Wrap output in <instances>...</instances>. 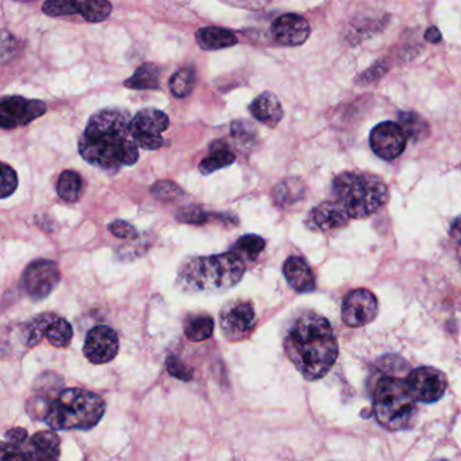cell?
Wrapping results in <instances>:
<instances>
[{
  "label": "cell",
  "mask_w": 461,
  "mask_h": 461,
  "mask_svg": "<svg viewBox=\"0 0 461 461\" xmlns=\"http://www.w3.org/2000/svg\"><path fill=\"white\" fill-rule=\"evenodd\" d=\"M131 120L125 110L104 109L95 113L80 137V156L91 166L106 172L134 166L140 153L131 137Z\"/></svg>",
  "instance_id": "cell-1"
},
{
  "label": "cell",
  "mask_w": 461,
  "mask_h": 461,
  "mask_svg": "<svg viewBox=\"0 0 461 461\" xmlns=\"http://www.w3.org/2000/svg\"><path fill=\"white\" fill-rule=\"evenodd\" d=\"M285 350L299 374L307 380L325 376L339 357V344L329 321L317 312L298 315L288 328Z\"/></svg>",
  "instance_id": "cell-2"
},
{
  "label": "cell",
  "mask_w": 461,
  "mask_h": 461,
  "mask_svg": "<svg viewBox=\"0 0 461 461\" xmlns=\"http://www.w3.org/2000/svg\"><path fill=\"white\" fill-rule=\"evenodd\" d=\"M245 263L233 252L185 260L177 272V285L185 293H223L241 282Z\"/></svg>",
  "instance_id": "cell-3"
},
{
  "label": "cell",
  "mask_w": 461,
  "mask_h": 461,
  "mask_svg": "<svg viewBox=\"0 0 461 461\" xmlns=\"http://www.w3.org/2000/svg\"><path fill=\"white\" fill-rule=\"evenodd\" d=\"M104 411L106 403L98 393L67 388L50 399L42 420L52 430H90Z\"/></svg>",
  "instance_id": "cell-4"
},
{
  "label": "cell",
  "mask_w": 461,
  "mask_h": 461,
  "mask_svg": "<svg viewBox=\"0 0 461 461\" xmlns=\"http://www.w3.org/2000/svg\"><path fill=\"white\" fill-rule=\"evenodd\" d=\"M334 201L339 202L353 220L368 218L379 212L390 198L382 177L366 172H344L331 185Z\"/></svg>",
  "instance_id": "cell-5"
},
{
  "label": "cell",
  "mask_w": 461,
  "mask_h": 461,
  "mask_svg": "<svg viewBox=\"0 0 461 461\" xmlns=\"http://www.w3.org/2000/svg\"><path fill=\"white\" fill-rule=\"evenodd\" d=\"M415 402L406 382L398 377H384L375 390V417L388 430L409 428L417 414Z\"/></svg>",
  "instance_id": "cell-6"
},
{
  "label": "cell",
  "mask_w": 461,
  "mask_h": 461,
  "mask_svg": "<svg viewBox=\"0 0 461 461\" xmlns=\"http://www.w3.org/2000/svg\"><path fill=\"white\" fill-rule=\"evenodd\" d=\"M168 128L169 118L166 113L145 109L137 113L131 120V137L137 147L142 149H160L164 145L163 133Z\"/></svg>",
  "instance_id": "cell-7"
},
{
  "label": "cell",
  "mask_w": 461,
  "mask_h": 461,
  "mask_svg": "<svg viewBox=\"0 0 461 461\" xmlns=\"http://www.w3.org/2000/svg\"><path fill=\"white\" fill-rule=\"evenodd\" d=\"M60 279L58 263L52 260H37L23 272V288L29 298L42 301L53 293Z\"/></svg>",
  "instance_id": "cell-8"
},
{
  "label": "cell",
  "mask_w": 461,
  "mask_h": 461,
  "mask_svg": "<svg viewBox=\"0 0 461 461\" xmlns=\"http://www.w3.org/2000/svg\"><path fill=\"white\" fill-rule=\"evenodd\" d=\"M255 322L256 312L250 302H230L221 310V330L228 341L237 342L244 339L252 330Z\"/></svg>",
  "instance_id": "cell-9"
},
{
  "label": "cell",
  "mask_w": 461,
  "mask_h": 461,
  "mask_svg": "<svg viewBox=\"0 0 461 461\" xmlns=\"http://www.w3.org/2000/svg\"><path fill=\"white\" fill-rule=\"evenodd\" d=\"M47 113V104L41 101H29L23 96H5L0 102V126L15 129L33 122Z\"/></svg>",
  "instance_id": "cell-10"
},
{
  "label": "cell",
  "mask_w": 461,
  "mask_h": 461,
  "mask_svg": "<svg viewBox=\"0 0 461 461\" xmlns=\"http://www.w3.org/2000/svg\"><path fill=\"white\" fill-rule=\"evenodd\" d=\"M379 303L366 288L350 291L342 302V321L349 328H361L376 318Z\"/></svg>",
  "instance_id": "cell-11"
},
{
  "label": "cell",
  "mask_w": 461,
  "mask_h": 461,
  "mask_svg": "<svg viewBox=\"0 0 461 461\" xmlns=\"http://www.w3.org/2000/svg\"><path fill=\"white\" fill-rule=\"evenodd\" d=\"M410 393L415 401L434 403L444 396L447 391V377L438 369L420 366L414 369L406 380Z\"/></svg>",
  "instance_id": "cell-12"
},
{
  "label": "cell",
  "mask_w": 461,
  "mask_h": 461,
  "mask_svg": "<svg viewBox=\"0 0 461 461\" xmlns=\"http://www.w3.org/2000/svg\"><path fill=\"white\" fill-rule=\"evenodd\" d=\"M369 144L377 158L383 160H395L406 149L407 137L399 123L387 121L372 129Z\"/></svg>",
  "instance_id": "cell-13"
},
{
  "label": "cell",
  "mask_w": 461,
  "mask_h": 461,
  "mask_svg": "<svg viewBox=\"0 0 461 461\" xmlns=\"http://www.w3.org/2000/svg\"><path fill=\"white\" fill-rule=\"evenodd\" d=\"M83 350L87 360L95 366L110 363L120 352V339L117 331L110 326H95L88 331Z\"/></svg>",
  "instance_id": "cell-14"
},
{
  "label": "cell",
  "mask_w": 461,
  "mask_h": 461,
  "mask_svg": "<svg viewBox=\"0 0 461 461\" xmlns=\"http://www.w3.org/2000/svg\"><path fill=\"white\" fill-rule=\"evenodd\" d=\"M309 23L298 14L280 15L272 23V36L285 47H301L310 37Z\"/></svg>",
  "instance_id": "cell-15"
},
{
  "label": "cell",
  "mask_w": 461,
  "mask_h": 461,
  "mask_svg": "<svg viewBox=\"0 0 461 461\" xmlns=\"http://www.w3.org/2000/svg\"><path fill=\"white\" fill-rule=\"evenodd\" d=\"M23 461H59L60 437L53 430L37 431L23 445Z\"/></svg>",
  "instance_id": "cell-16"
},
{
  "label": "cell",
  "mask_w": 461,
  "mask_h": 461,
  "mask_svg": "<svg viewBox=\"0 0 461 461\" xmlns=\"http://www.w3.org/2000/svg\"><path fill=\"white\" fill-rule=\"evenodd\" d=\"M350 220L352 218L339 202L326 201L310 212L307 225L314 230L328 231L344 228Z\"/></svg>",
  "instance_id": "cell-17"
},
{
  "label": "cell",
  "mask_w": 461,
  "mask_h": 461,
  "mask_svg": "<svg viewBox=\"0 0 461 461\" xmlns=\"http://www.w3.org/2000/svg\"><path fill=\"white\" fill-rule=\"evenodd\" d=\"M283 275L296 293H312L315 290V276L309 264L298 256H291L283 264Z\"/></svg>",
  "instance_id": "cell-18"
},
{
  "label": "cell",
  "mask_w": 461,
  "mask_h": 461,
  "mask_svg": "<svg viewBox=\"0 0 461 461\" xmlns=\"http://www.w3.org/2000/svg\"><path fill=\"white\" fill-rule=\"evenodd\" d=\"M250 114L268 128H276L285 117L282 104L274 93L260 94L249 106Z\"/></svg>",
  "instance_id": "cell-19"
},
{
  "label": "cell",
  "mask_w": 461,
  "mask_h": 461,
  "mask_svg": "<svg viewBox=\"0 0 461 461\" xmlns=\"http://www.w3.org/2000/svg\"><path fill=\"white\" fill-rule=\"evenodd\" d=\"M196 42L203 50H221L226 48L234 47L239 42L234 33L228 29L217 28V26H207L199 29L195 34Z\"/></svg>",
  "instance_id": "cell-20"
},
{
  "label": "cell",
  "mask_w": 461,
  "mask_h": 461,
  "mask_svg": "<svg viewBox=\"0 0 461 461\" xmlns=\"http://www.w3.org/2000/svg\"><path fill=\"white\" fill-rule=\"evenodd\" d=\"M236 160L233 152L228 149L222 142H215L212 145V152L199 164V171L202 175H212L220 169L228 168Z\"/></svg>",
  "instance_id": "cell-21"
},
{
  "label": "cell",
  "mask_w": 461,
  "mask_h": 461,
  "mask_svg": "<svg viewBox=\"0 0 461 461\" xmlns=\"http://www.w3.org/2000/svg\"><path fill=\"white\" fill-rule=\"evenodd\" d=\"M125 87L131 90H158L160 88V69L155 64L140 67L131 79L126 80Z\"/></svg>",
  "instance_id": "cell-22"
},
{
  "label": "cell",
  "mask_w": 461,
  "mask_h": 461,
  "mask_svg": "<svg viewBox=\"0 0 461 461\" xmlns=\"http://www.w3.org/2000/svg\"><path fill=\"white\" fill-rule=\"evenodd\" d=\"M214 331V320L210 315H194L185 323V334L190 341L202 342L209 339Z\"/></svg>",
  "instance_id": "cell-23"
},
{
  "label": "cell",
  "mask_w": 461,
  "mask_h": 461,
  "mask_svg": "<svg viewBox=\"0 0 461 461\" xmlns=\"http://www.w3.org/2000/svg\"><path fill=\"white\" fill-rule=\"evenodd\" d=\"M48 341L55 348H66L71 344L74 330H72L71 323L64 318L53 315L52 321L48 325L47 334Z\"/></svg>",
  "instance_id": "cell-24"
},
{
  "label": "cell",
  "mask_w": 461,
  "mask_h": 461,
  "mask_svg": "<svg viewBox=\"0 0 461 461\" xmlns=\"http://www.w3.org/2000/svg\"><path fill=\"white\" fill-rule=\"evenodd\" d=\"M266 248V241L263 237L256 236V234H247L239 239V241L233 245L230 252L239 256L242 261H255Z\"/></svg>",
  "instance_id": "cell-25"
},
{
  "label": "cell",
  "mask_w": 461,
  "mask_h": 461,
  "mask_svg": "<svg viewBox=\"0 0 461 461\" xmlns=\"http://www.w3.org/2000/svg\"><path fill=\"white\" fill-rule=\"evenodd\" d=\"M83 180L75 171H64L59 177L58 194L63 201L77 202L82 194Z\"/></svg>",
  "instance_id": "cell-26"
},
{
  "label": "cell",
  "mask_w": 461,
  "mask_h": 461,
  "mask_svg": "<svg viewBox=\"0 0 461 461\" xmlns=\"http://www.w3.org/2000/svg\"><path fill=\"white\" fill-rule=\"evenodd\" d=\"M113 12V5L106 0H88L79 2V14L83 20L91 23H99L106 21Z\"/></svg>",
  "instance_id": "cell-27"
},
{
  "label": "cell",
  "mask_w": 461,
  "mask_h": 461,
  "mask_svg": "<svg viewBox=\"0 0 461 461\" xmlns=\"http://www.w3.org/2000/svg\"><path fill=\"white\" fill-rule=\"evenodd\" d=\"M399 126L406 134L407 140H412V141H420L429 131V125L423 118L412 112L399 114Z\"/></svg>",
  "instance_id": "cell-28"
},
{
  "label": "cell",
  "mask_w": 461,
  "mask_h": 461,
  "mask_svg": "<svg viewBox=\"0 0 461 461\" xmlns=\"http://www.w3.org/2000/svg\"><path fill=\"white\" fill-rule=\"evenodd\" d=\"M194 87H195V72L190 67L179 69L169 80V88L176 98H187L193 93Z\"/></svg>",
  "instance_id": "cell-29"
},
{
  "label": "cell",
  "mask_w": 461,
  "mask_h": 461,
  "mask_svg": "<svg viewBox=\"0 0 461 461\" xmlns=\"http://www.w3.org/2000/svg\"><path fill=\"white\" fill-rule=\"evenodd\" d=\"M53 315L55 314H41L39 317L33 318L26 326L25 329V344L28 347H36L40 342L44 339L45 334H47L48 325H50V321H52Z\"/></svg>",
  "instance_id": "cell-30"
},
{
  "label": "cell",
  "mask_w": 461,
  "mask_h": 461,
  "mask_svg": "<svg viewBox=\"0 0 461 461\" xmlns=\"http://www.w3.org/2000/svg\"><path fill=\"white\" fill-rule=\"evenodd\" d=\"M255 126L250 125L247 121L239 120L231 123V136H233L237 147L245 148V149L252 147L253 142H255Z\"/></svg>",
  "instance_id": "cell-31"
},
{
  "label": "cell",
  "mask_w": 461,
  "mask_h": 461,
  "mask_svg": "<svg viewBox=\"0 0 461 461\" xmlns=\"http://www.w3.org/2000/svg\"><path fill=\"white\" fill-rule=\"evenodd\" d=\"M42 12L50 17L79 14V2H47L42 6Z\"/></svg>",
  "instance_id": "cell-32"
},
{
  "label": "cell",
  "mask_w": 461,
  "mask_h": 461,
  "mask_svg": "<svg viewBox=\"0 0 461 461\" xmlns=\"http://www.w3.org/2000/svg\"><path fill=\"white\" fill-rule=\"evenodd\" d=\"M150 193L160 199V201H175V199L182 198L185 195L182 188L177 187L175 183L172 182H158L150 188Z\"/></svg>",
  "instance_id": "cell-33"
},
{
  "label": "cell",
  "mask_w": 461,
  "mask_h": 461,
  "mask_svg": "<svg viewBox=\"0 0 461 461\" xmlns=\"http://www.w3.org/2000/svg\"><path fill=\"white\" fill-rule=\"evenodd\" d=\"M177 221L191 225H203L209 220V214L199 206L183 207L176 214Z\"/></svg>",
  "instance_id": "cell-34"
},
{
  "label": "cell",
  "mask_w": 461,
  "mask_h": 461,
  "mask_svg": "<svg viewBox=\"0 0 461 461\" xmlns=\"http://www.w3.org/2000/svg\"><path fill=\"white\" fill-rule=\"evenodd\" d=\"M167 369H168L172 376L183 380V382H190V380H193V368L187 366V364L183 363L176 356H169V357L167 358Z\"/></svg>",
  "instance_id": "cell-35"
},
{
  "label": "cell",
  "mask_w": 461,
  "mask_h": 461,
  "mask_svg": "<svg viewBox=\"0 0 461 461\" xmlns=\"http://www.w3.org/2000/svg\"><path fill=\"white\" fill-rule=\"evenodd\" d=\"M17 187V172L7 164H2V198H9L10 195L15 193Z\"/></svg>",
  "instance_id": "cell-36"
},
{
  "label": "cell",
  "mask_w": 461,
  "mask_h": 461,
  "mask_svg": "<svg viewBox=\"0 0 461 461\" xmlns=\"http://www.w3.org/2000/svg\"><path fill=\"white\" fill-rule=\"evenodd\" d=\"M109 230L118 239L134 240L139 237L137 229L131 223L122 220L114 221V222L110 223Z\"/></svg>",
  "instance_id": "cell-37"
},
{
  "label": "cell",
  "mask_w": 461,
  "mask_h": 461,
  "mask_svg": "<svg viewBox=\"0 0 461 461\" xmlns=\"http://www.w3.org/2000/svg\"><path fill=\"white\" fill-rule=\"evenodd\" d=\"M26 441H28V431L23 428L10 429L6 436H5V442L10 445H15V447H23Z\"/></svg>",
  "instance_id": "cell-38"
},
{
  "label": "cell",
  "mask_w": 461,
  "mask_h": 461,
  "mask_svg": "<svg viewBox=\"0 0 461 461\" xmlns=\"http://www.w3.org/2000/svg\"><path fill=\"white\" fill-rule=\"evenodd\" d=\"M2 461H23V447L4 442L2 445Z\"/></svg>",
  "instance_id": "cell-39"
},
{
  "label": "cell",
  "mask_w": 461,
  "mask_h": 461,
  "mask_svg": "<svg viewBox=\"0 0 461 461\" xmlns=\"http://www.w3.org/2000/svg\"><path fill=\"white\" fill-rule=\"evenodd\" d=\"M425 40L426 41L431 42V44H438L442 40V36L441 33H439L438 29L431 26V28H429L428 31H426Z\"/></svg>",
  "instance_id": "cell-40"
},
{
  "label": "cell",
  "mask_w": 461,
  "mask_h": 461,
  "mask_svg": "<svg viewBox=\"0 0 461 461\" xmlns=\"http://www.w3.org/2000/svg\"><path fill=\"white\" fill-rule=\"evenodd\" d=\"M450 236L461 244V215L453 222L452 229H450Z\"/></svg>",
  "instance_id": "cell-41"
},
{
  "label": "cell",
  "mask_w": 461,
  "mask_h": 461,
  "mask_svg": "<svg viewBox=\"0 0 461 461\" xmlns=\"http://www.w3.org/2000/svg\"><path fill=\"white\" fill-rule=\"evenodd\" d=\"M431 461H447V460H431Z\"/></svg>",
  "instance_id": "cell-42"
}]
</instances>
